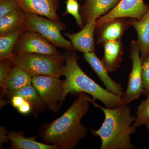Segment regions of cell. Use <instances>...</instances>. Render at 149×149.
<instances>
[{"instance_id": "15", "label": "cell", "mask_w": 149, "mask_h": 149, "mask_svg": "<svg viewBox=\"0 0 149 149\" xmlns=\"http://www.w3.org/2000/svg\"><path fill=\"white\" fill-rule=\"evenodd\" d=\"M104 55L101 61L108 72H114L122 62L123 47L119 40L107 41L102 44Z\"/></svg>"}, {"instance_id": "14", "label": "cell", "mask_w": 149, "mask_h": 149, "mask_svg": "<svg viewBox=\"0 0 149 149\" xmlns=\"http://www.w3.org/2000/svg\"><path fill=\"white\" fill-rule=\"evenodd\" d=\"M120 0H85L80 7V14L83 24L97 20L104 14L108 13Z\"/></svg>"}, {"instance_id": "19", "label": "cell", "mask_w": 149, "mask_h": 149, "mask_svg": "<svg viewBox=\"0 0 149 149\" xmlns=\"http://www.w3.org/2000/svg\"><path fill=\"white\" fill-rule=\"evenodd\" d=\"M11 148L17 149H58L55 145L40 143L34 137L27 138L17 132H7Z\"/></svg>"}, {"instance_id": "21", "label": "cell", "mask_w": 149, "mask_h": 149, "mask_svg": "<svg viewBox=\"0 0 149 149\" xmlns=\"http://www.w3.org/2000/svg\"><path fill=\"white\" fill-rule=\"evenodd\" d=\"M6 93L10 96L13 95H18L21 96L25 100L30 103L32 109H34L41 110L45 107V104L33 85L27 86L16 92L6 91Z\"/></svg>"}, {"instance_id": "27", "label": "cell", "mask_w": 149, "mask_h": 149, "mask_svg": "<svg viewBox=\"0 0 149 149\" xmlns=\"http://www.w3.org/2000/svg\"><path fill=\"white\" fill-rule=\"evenodd\" d=\"M10 97H11V102L12 105L17 109L25 102V100L23 97L18 95H13Z\"/></svg>"}, {"instance_id": "1", "label": "cell", "mask_w": 149, "mask_h": 149, "mask_svg": "<svg viewBox=\"0 0 149 149\" xmlns=\"http://www.w3.org/2000/svg\"><path fill=\"white\" fill-rule=\"evenodd\" d=\"M92 101L86 93H80L61 116L47 125L42 135L44 142L58 149L74 148L88 134V129L81 120L89 111Z\"/></svg>"}, {"instance_id": "24", "label": "cell", "mask_w": 149, "mask_h": 149, "mask_svg": "<svg viewBox=\"0 0 149 149\" xmlns=\"http://www.w3.org/2000/svg\"><path fill=\"white\" fill-rule=\"evenodd\" d=\"M13 66L12 61L10 60L5 59L1 61L0 63V85L2 89L3 94L6 92V83Z\"/></svg>"}, {"instance_id": "23", "label": "cell", "mask_w": 149, "mask_h": 149, "mask_svg": "<svg viewBox=\"0 0 149 149\" xmlns=\"http://www.w3.org/2000/svg\"><path fill=\"white\" fill-rule=\"evenodd\" d=\"M80 11V6L77 0L67 1H66V11L63 15L66 14L71 15L75 19L78 27L83 28L84 24Z\"/></svg>"}, {"instance_id": "7", "label": "cell", "mask_w": 149, "mask_h": 149, "mask_svg": "<svg viewBox=\"0 0 149 149\" xmlns=\"http://www.w3.org/2000/svg\"><path fill=\"white\" fill-rule=\"evenodd\" d=\"M140 53L137 41H132L129 54L132 62V70L129 75L127 89L122 97L129 103L139 99L145 93L142 82L143 61Z\"/></svg>"}, {"instance_id": "18", "label": "cell", "mask_w": 149, "mask_h": 149, "mask_svg": "<svg viewBox=\"0 0 149 149\" xmlns=\"http://www.w3.org/2000/svg\"><path fill=\"white\" fill-rule=\"evenodd\" d=\"M32 84L31 75L20 67L14 65L8 77L6 89V91L16 92Z\"/></svg>"}, {"instance_id": "8", "label": "cell", "mask_w": 149, "mask_h": 149, "mask_svg": "<svg viewBox=\"0 0 149 149\" xmlns=\"http://www.w3.org/2000/svg\"><path fill=\"white\" fill-rule=\"evenodd\" d=\"M149 9L144 0H120L112 9L96 21V28L108 22L121 17L141 19Z\"/></svg>"}, {"instance_id": "16", "label": "cell", "mask_w": 149, "mask_h": 149, "mask_svg": "<svg viewBox=\"0 0 149 149\" xmlns=\"http://www.w3.org/2000/svg\"><path fill=\"white\" fill-rule=\"evenodd\" d=\"M27 13L20 7L0 18V36L15 32L25 27Z\"/></svg>"}, {"instance_id": "3", "label": "cell", "mask_w": 149, "mask_h": 149, "mask_svg": "<svg viewBox=\"0 0 149 149\" xmlns=\"http://www.w3.org/2000/svg\"><path fill=\"white\" fill-rule=\"evenodd\" d=\"M65 60L63 68L64 80V91L59 107L70 93H85L92 96L95 101L98 100L107 108L129 104L122 97L116 95L103 88L88 76L77 63L78 56L72 52H68L65 54Z\"/></svg>"}, {"instance_id": "25", "label": "cell", "mask_w": 149, "mask_h": 149, "mask_svg": "<svg viewBox=\"0 0 149 149\" xmlns=\"http://www.w3.org/2000/svg\"><path fill=\"white\" fill-rule=\"evenodd\" d=\"M19 7L17 0H0V18Z\"/></svg>"}, {"instance_id": "20", "label": "cell", "mask_w": 149, "mask_h": 149, "mask_svg": "<svg viewBox=\"0 0 149 149\" xmlns=\"http://www.w3.org/2000/svg\"><path fill=\"white\" fill-rule=\"evenodd\" d=\"M27 30L24 27L15 32L0 36V60H12L15 54L14 48L22 34Z\"/></svg>"}, {"instance_id": "2", "label": "cell", "mask_w": 149, "mask_h": 149, "mask_svg": "<svg viewBox=\"0 0 149 149\" xmlns=\"http://www.w3.org/2000/svg\"><path fill=\"white\" fill-rule=\"evenodd\" d=\"M92 103L103 112L105 118L98 130H93L95 136L101 139L100 149H134L130 136L137 128L133 124L136 117L131 115L128 104L107 108L100 106L93 100Z\"/></svg>"}, {"instance_id": "29", "label": "cell", "mask_w": 149, "mask_h": 149, "mask_svg": "<svg viewBox=\"0 0 149 149\" xmlns=\"http://www.w3.org/2000/svg\"><path fill=\"white\" fill-rule=\"evenodd\" d=\"M10 141L8 139V136L7 134L5 128L1 127V144L3 143H7L8 141Z\"/></svg>"}, {"instance_id": "9", "label": "cell", "mask_w": 149, "mask_h": 149, "mask_svg": "<svg viewBox=\"0 0 149 149\" xmlns=\"http://www.w3.org/2000/svg\"><path fill=\"white\" fill-rule=\"evenodd\" d=\"M57 47L37 32L26 30L19 37L13 53L52 55L58 52Z\"/></svg>"}, {"instance_id": "26", "label": "cell", "mask_w": 149, "mask_h": 149, "mask_svg": "<svg viewBox=\"0 0 149 149\" xmlns=\"http://www.w3.org/2000/svg\"><path fill=\"white\" fill-rule=\"evenodd\" d=\"M143 61L142 65V82L146 96L149 95V55Z\"/></svg>"}, {"instance_id": "22", "label": "cell", "mask_w": 149, "mask_h": 149, "mask_svg": "<svg viewBox=\"0 0 149 149\" xmlns=\"http://www.w3.org/2000/svg\"><path fill=\"white\" fill-rule=\"evenodd\" d=\"M136 119L133 125L134 128L149 123V95L147 96V98L142 101L137 108L136 112Z\"/></svg>"}, {"instance_id": "28", "label": "cell", "mask_w": 149, "mask_h": 149, "mask_svg": "<svg viewBox=\"0 0 149 149\" xmlns=\"http://www.w3.org/2000/svg\"><path fill=\"white\" fill-rule=\"evenodd\" d=\"M32 107L31 104L27 101L25 100L24 103L19 107L17 109L19 112L22 114L26 115L29 114L32 111Z\"/></svg>"}, {"instance_id": "6", "label": "cell", "mask_w": 149, "mask_h": 149, "mask_svg": "<svg viewBox=\"0 0 149 149\" xmlns=\"http://www.w3.org/2000/svg\"><path fill=\"white\" fill-rule=\"evenodd\" d=\"M32 83L46 106L53 111H58L64 91V80L52 76L36 75L32 77Z\"/></svg>"}, {"instance_id": "10", "label": "cell", "mask_w": 149, "mask_h": 149, "mask_svg": "<svg viewBox=\"0 0 149 149\" xmlns=\"http://www.w3.org/2000/svg\"><path fill=\"white\" fill-rule=\"evenodd\" d=\"M133 19L128 17L116 19L96 28L97 44L100 45L107 41L120 40L128 27L132 26Z\"/></svg>"}, {"instance_id": "11", "label": "cell", "mask_w": 149, "mask_h": 149, "mask_svg": "<svg viewBox=\"0 0 149 149\" xmlns=\"http://www.w3.org/2000/svg\"><path fill=\"white\" fill-rule=\"evenodd\" d=\"M19 7L27 13L35 14L55 21L60 20L57 11L59 0H17Z\"/></svg>"}, {"instance_id": "17", "label": "cell", "mask_w": 149, "mask_h": 149, "mask_svg": "<svg viewBox=\"0 0 149 149\" xmlns=\"http://www.w3.org/2000/svg\"><path fill=\"white\" fill-rule=\"evenodd\" d=\"M132 26L137 32V42L141 53V58L143 60L149 55V9L141 19L137 20L134 19Z\"/></svg>"}, {"instance_id": "30", "label": "cell", "mask_w": 149, "mask_h": 149, "mask_svg": "<svg viewBox=\"0 0 149 149\" xmlns=\"http://www.w3.org/2000/svg\"><path fill=\"white\" fill-rule=\"evenodd\" d=\"M146 128L149 131V123L146 125Z\"/></svg>"}, {"instance_id": "12", "label": "cell", "mask_w": 149, "mask_h": 149, "mask_svg": "<svg viewBox=\"0 0 149 149\" xmlns=\"http://www.w3.org/2000/svg\"><path fill=\"white\" fill-rule=\"evenodd\" d=\"M96 21L89 22L77 33H65V35L69 38L74 50L83 53L94 52L95 49L94 32L96 29Z\"/></svg>"}, {"instance_id": "31", "label": "cell", "mask_w": 149, "mask_h": 149, "mask_svg": "<svg viewBox=\"0 0 149 149\" xmlns=\"http://www.w3.org/2000/svg\"><path fill=\"white\" fill-rule=\"evenodd\" d=\"M67 1H72V0H67Z\"/></svg>"}, {"instance_id": "13", "label": "cell", "mask_w": 149, "mask_h": 149, "mask_svg": "<svg viewBox=\"0 0 149 149\" xmlns=\"http://www.w3.org/2000/svg\"><path fill=\"white\" fill-rule=\"evenodd\" d=\"M83 57L103 83L105 89L115 95L122 97L124 92L122 85L110 77L108 72L96 54L94 52L85 53Z\"/></svg>"}, {"instance_id": "4", "label": "cell", "mask_w": 149, "mask_h": 149, "mask_svg": "<svg viewBox=\"0 0 149 149\" xmlns=\"http://www.w3.org/2000/svg\"><path fill=\"white\" fill-rule=\"evenodd\" d=\"M65 60V54L58 52L52 55L16 54L12 61L14 65L20 67L32 77L42 75L60 78L63 75Z\"/></svg>"}, {"instance_id": "5", "label": "cell", "mask_w": 149, "mask_h": 149, "mask_svg": "<svg viewBox=\"0 0 149 149\" xmlns=\"http://www.w3.org/2000/svg\"><path fill=\"white\" fill-rule=\"evenodd\" d=\"M27 30L37 32L56 47L67 52L74 50L70 41L66 40L61 32L66 26L61 20L55 21L35 14L27 13L25 24Z\"/></svg>"}]
</instances>
